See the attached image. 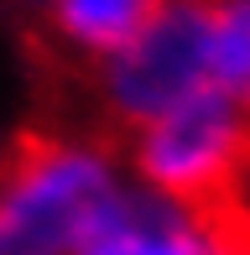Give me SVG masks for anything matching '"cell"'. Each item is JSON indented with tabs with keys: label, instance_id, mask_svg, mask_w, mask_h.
<instances>
[{
	"label": "cell",
	"instance_id": "obj_2",
	"mask_svg": "<svg viewBox=\"0 0 250 255\" xmlns=\"http://www.w3.org/2000/svg\"><path fill=\"white\" fill-rule=\"evenodd\" d=\"M245 161H250V110L219 89H203L188 104L130 130L125 177L162 198L219 208Z\"/></svg>",
	"mask_w": 250,
	"mask_h": 255
},
{
	"label": "cell",
	"instance_id": "obj_5",
	"mask_svg": "<svg viewBox=\"0 0 250 255\" xmlns=\"http://www.w3.org/2000/svg\"><path fill=\"white\" fill-rule=\"evenodd\" d=\"M42 5H47L52 31H58L68 47L99 63L125 37H135L162 0H42Z\"/></svg>",
	"mask_w": 250,
	"mask_h": 255
},
{
	"label": "cell",
	"instance_id": "obj_4",
	"mask_svg": "<svg viewBox=\"0 0 250 255\" xmlns=\"http://www.w3.org/2000/svg\"><path fill=\"white\" fill-rule=\"evenodd\" d=\"M224 214L125 182L78 255H219Z\"/></svg>",
	"mask_w": 250,
	"mask_h": 255
},
{
	"label": "cell",
	"instance_id": "obj_7",
	"mask_svg": "<svg viewBox=\"0 0 250 255\" xmlns=\"http://www.w3.org/2000/svg\"><path fill=\"white\" fill-rule=\"evenodd\" d=\"M219 255H250V229L235 224V219H224V245H219Z\"/></svg>",
	"mask_w": 250,
	"mask_h": 255
},
{
	"label": "cell",
	"instance_id": "obj_1",
	"mask_svg": "<svg viewBox=\"0 0 250 255\" xmlns=\"http://www.w3.org/2000/svg\"><path fill=\"white\" fill-rule=\"evenodd\" d=\"M125 182V161L99 141L26 146L0 172V255H78Z\"/></svg>",
	"mask_w": 250,
	"mask_h": 255
},
{
	"label": "cell",
	"instance_id": "obj_3",
	"mask_svg": "<svg viewBox=\"0 0 250 255\" xmlns=\"http://www.w3.org/2000/svg\"><path fill=\"white\" fill-rule=\"evenodd\" d=\"M214 89L209 73V0H162L135 37L99 57V94L120 125H146L156 115Z\"/></svg>",
	"mask_w": 250,
	"mask_h": 255
},
{
	"label": "cell",
	"instance_id": "obj_6",
	"mask_svg": "<svg viewBox=\"0 0 250 255\" xmlns=\"http://www.w3.org/2000/svg\"><path fill=\"white\" fill-rule=\"evenodd\" d=\"M209 73L219 94L250 110V0H209Z\"/></svg>",
	"mask_w": 250,
	"mask_h": 255
}]
</instances>
